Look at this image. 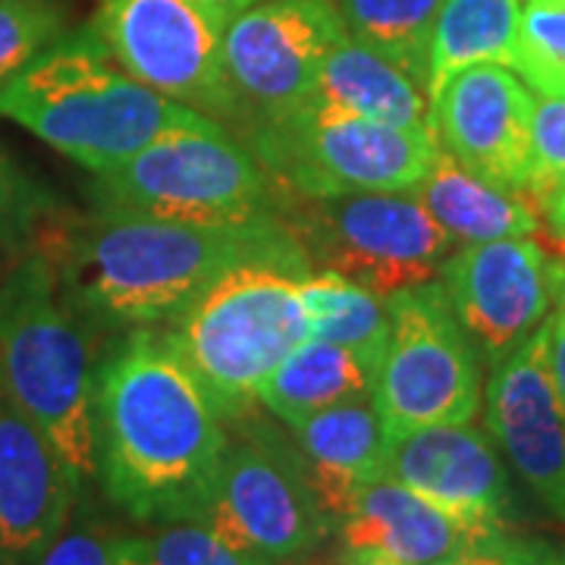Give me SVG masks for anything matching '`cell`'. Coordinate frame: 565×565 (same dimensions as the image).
Returning <instances> with one entry per match:
<instances>
[{"mask_svg": "<svg viewBox=\"0 0 565 565\" xmlns=\"http://www.w3.org/2000/svg\"><path fill=\"white\" fill-rule=\"evenodd\" d=\"M289 430L302 456L305 475L337 531L359 487L384 478L386 437L374 399L367 396L323 408Z\"/></svg>", "mask_w": 565, "mask_h": 565, "instance_id": "d6986e66", "label": "cell"}, {"mask_svg": "<svg viewBox=\"0 0 565 565\" xmlns=\"http://www.w3.org/2000/svg\"><path fill=\"white\" fill-rule=\"evenodd\" d=\"M63 29L61 0H0V85L63 39Z\"/></svg>", "mask_w": 565, "mask_h": 565, "instance_id": "4316f807", "label": "cell"}, {"mask_svg": "<svg viewBox=\"0 0 565 565\" xmlns=\"http://www.w3.org/2000/svg\"><path fill=\"white\" fill-rule=\"evenodd\" d=\"M384 478L422 493L478 531L509 522V475L500 449L475 424H434L386 440Z\"/></svg>", "mask_w": 565, "mask_h": 565, "instance_id": "2e32d148", "label": "cell"}, {"mask_svg": "<svg viewBox=\"0 0 565 565\" xmlns=\"http://www.w3.org/2000/svg\"><path fill=\"white\" fill-rule=\"evenodd\" d=\"M337 534L343 546L377 550L403 565H444L487 531L465 525L408 487L377 478L359 487Z\"/></svg>", "mask_w": 565, "mask_h": 565, "instance_id": "ac0fdd59", "label": "cell"}, {"mask_svg": "<svg viewBox=\"0 0 565 565\" xmlns=\"http://www.w3.org/2000/svg\"><path fill=\"white\" fill-rule=\"evenodd\" d=\"M280 221L311 270H333L377 296L437 280L456 239L408 192H355L333 199L282 195Z\"/></svg>", "mask_w": 565, "mask_h": 565, "instance_id": "ba28073f", "label": "cell"}, {"mask_svg": "<svg viewBox=\"0 0 565 565\" xmlns=\"http://www.w3.org/2000/svg\"><path fill=\"white\" fill-rule=\"evenodd\" d=\"M305 274L277 262L236 264L163 327L226 424L255 412L264 381L311 337L299 292Z\"/></svg>", "mask_w": 565, "mask_h": 565, "instance_id": "5b68a950", "label": "cell"}, {"mask_svg": "<svg viewBox=\"0 0 565 565\" xmlns=\"http://www.w3.org/2000/svg\"><path fill=\"white\" fill-rule=\"evenodd\" d=\"M311 337L355 352L374 374L390 340V305L362 282L333 270H311L299 282Z\"/></svg>", "mask_w": 565, "mask_h": 565, "instance_id": "cb8c5ba5", "label": "cell"}, {"mask_svg": "<svg viewBox=\"0 0 565 565\" xmlns=\"http://www.w3.org/2000/svg\"><path fill=\"white\" fill-rule=\"evenodd\" d=\"M98 333L66 305L41 248H25L0 277V393L54 444L85 484L95 478Z\"/></svg>", "mask_w": 565, "mask_h": 565, "instance_id": "277c9868", "label": "cell"}, {"mask_svg": "<svg viewBox=\"0 0 565 565\" xmlns=\"http://www.w3.org/2000/svg\"><path fill=\"white\" fill-rule=\"evenodd\" d=\"M207 7H217V10H226L230 17H236V13H243L248 7H255V3H262V0H202Z\"/></svg>", "mask_w": 565, "mask_h": 565, "instance_id": "d590c367", "label": "cell"}, {"mask_svg": "<svg viewBox=\"0 0 565 565\" xmlns=\"http://www.w3.org/2000/svg\"><path fill=\"white\" fill-rule=\"evenodd\" d=\"M377 374L343 345L308 337L258 390V405L277 422L292 427L323 408L367 399L374 393Z\"/></svg>", "mask_w": 565, "mask_h": 565, "instance_id": "7402d4cb", "label": "cell"}, {"mask_svg": "<svg viewBox=\"0 0 565 565\" xmlns=\"http://www.w3.org/2000/svg\"><path fill=\"white\" fill-rule=\"evenodd\" d=\"M559 565H565V556H563V559H559Z\"/></svg>", "mask_w": 565, "mask_h": 565, "instance_id": "74e56055", "label": "cell"}, {"mask_svg": "<svg viewBox=\"0 0 565 565\" xmlns=\"http://www.w3.org/2000/svg\"><path fill=\"white\" fill-rule=\"evenodd\" d=\"M79 490L54 444L0 393V556L29 559L47 544L76 512Z\"/></svg>", "mask_w": 565, "mask_h": 565, "instance_id": "e0dca14e", "label": "cell"}, {"mask_svg": "<svg viewBox=\"0 0 565 565\" xmlns=\"http://www.w3.org/2000/svg\"><path fill=\"white\" fill-rule=\"evenodd\" d=\"M29 559L32 565H136V537L88 519L73 522L70 515V522Z\"/></svg>", "mask_w": 565, "mask_h": 565, "instance_id": "4dcf8cb0", "label": "cell"}, {"mask_svg": "<svg viewBox=\"0 0 565 565\" xmlns=\"http://www.w3.org/2000/svg\"><path fill=\"white\" fill-rule=\"evenodd\" d=\"M0 565H10V563H7V556H0Z\"/></svg>", "mask_w": 565, "mask_h": 565, "instance_id": "8d00e7d4", "label": "cell"}, {"mask_svg": "<svg viewBox=\"0 0 565 565\" xmlns=\"http://www.w3.org/2000/svg\"><path fill=\"white\" fill-rule=\"evenodd\" d=\"M61 211V202L41 182L0 151V255L17 258L32 248L44 223Z\"/></svg>", "mask_w": 565, "mask_h": 565, "instance_id": "83f0119b", "label": "cell"}, {"mask_svg": "<svg viewBox=\"0 0 565 565\" xmlns=\"http://www.w3.org/2000/svg\"><path fill=\"white\" fill-rule=\"evenodd\" d=\"M243 418V440H230L199 522L262 565L302 559L333 534L296 444H282L264 422Z\"/></svg>", "mask_w": 565, "mask_h": 565, "instance_id": "30bf717a", "label": "cell"}, {"mask_svg": "<svg viewBox=\"0 0 565 565\" xmlns=\"http://www.w3.org/2000/svg\"><path fill=\"white\" fill-rule=\"evenodd\" d=\"M563 245H565V243H563ZM563 255H565V252H563Z\"/></svg>", "mask_w": 565, "mask_h": 565, "instance_id": "f35d334b", "label": "cell"}, {"mask_svg": "<svg viewBox=\"0 0 565 565\" xmlns=\"http://www.w3.org/2000/svg\"><path fill=\"white\" fill-rule=\"evenodd\" d=\"M340 39L345 25L333 0H262L236 13L223 35V66L243 110L239 129L311 102L323 57Z\"/></svg>", "mask_w": 565, "mask_h": 565, "instance_id": "7c38bea8", "label": "cell"}, {"mask_svg": "<svg viewBox=\"0 0 565 565\" xmlns=\"http://www.w3.org/2000/svg\"><path fill=\"white\" fill-rule=\"evenodd\" d=\"M565 185V92L537 95L531 120V163L525 195L544 214Z\"/></svg>", "mask_w": 565, "mask_h": 565, "instance_id": "f1b7e54d", "label": "cell"}, {"mask_svg": "<svg viewBox=\"0 0 565 565\" xmlns=\"http://www.w3.org/2000/svg\"><path fill=\"white\" fill-rule=\"evenodd\" d=\"M512 70L537 95L565 92V0H525Z\"/></svg>", "mask_w": 565, "mask_h": 565, "instance_id": "484cf974", "label": "cell"}, {"mask_svg": "<svg viewBox=\"0 0 565 565\" xmlns=\"http://www.w3.org/2000/svg\"><path fill=\"white\" fill-rule=\"evenodd\" d=\"M546 323H550V371L565 405V255L556 258V299Z\"/></svg>", "mask_w": 565, "mask_h": 565, "instance_id": "d6a6232c", "label": "cell"}, {"mask_svg": "<svg viewBox=\"0 0 565 565\" xmlns=\"http://www.w3.org/2000/svg\"><path fill=\"white\" fill-rule=\"evenodd\" d=\"M308 104L408 132H434L424 85L352 35L340 39L327 51Z\"/></svg>", "mask_w": 565, "mask_h": 565, "instance_id": "ffe728a7", "label": "cell"}, {"mask_svg": "<svg viewBox=\"0 0 565 565\" xmlns=\"http://www.w3.org/2000/svg\"><path fill=\"white\" fill-rule=\"evenodd\" d=\"M345 35L396 63L427 92L430 39L444 0H333Z\"/></svg>", "mask_w": 565, "mask_h": 565, "instance_id": "d4e9b609", "label": "cell"}, {"mask_svg": "<svg viewBox=\"0 0 565 565\" xmlns=\"http://www.w3.org/2000/svg\"><path fill=\"white\" fill-rule=\"evenodd\" d=\"M92 424L110 503L141 525L199 522L230 434L163 333L136 327L104 359Z\"/></svg>", "mask_w": 565, "mask_h": 565, "instance_id": "7a4b0ae2", "label": "cell"}, {"mask_svg": "<svg viewBox=\"0 0 565 565\" xmlns=\"http://www.w3.org/2000/svg\"><path fill=\"white\" fill-rule=\"evenodd\" d=\"M35 248L47 255L66 305L95 333L136 330L177 318L230 267L277 262L311 270L280 217L245 223H182L63 207Z\"/></svg>", "mask_w": 565, "mask_h": 565, "instance_id": "6da1fadb", "label": "cell"}, {"mask_svg": "<svg viewBox=\"0 0 565 565\" xmlns=\"http://www.w3.org/2000/svg\"><path fill=\"white\" fill-rule=\"evenodd\" d=\"M408 195L459 245L534 236L544 223L541 207L525 192L481 180L446 151L434 158L430 170L408 189Z\"/></svg>", "mask_w": 565, "mask_h": 565, "instance_id": "44dd1931", "label": "cell"}, {"mask_svg": "<svg viewBox=\"0 0 565 565\" xmlns=\"http://www.w3.org/2000/svg\"><path fill=\"white\" fill-rule=\"evenodd\" d=\"M437 280L475 352L493 367L550 318L556 258L531 236L462 243L446 255Z\"/></svg>", "mask_w": 565, "mask_h": 565, "instance_id": "4fadbf2b", "label": "cell"}, {"mask_svg": "<svg viewBox=\"0 0 565 565\" xmlns=\"http://www.w3.org/2000/svg\"><path fill=\"white\" fill-rule=\"evenodd\" d=\"M239 141L282 195L302 199L408 192L440 154L434 132H408L315 104L248 122Z\"/></svg>", "mask_w": 565, "mask_h": 565, "instance_id": "52a82bcc", "label": "cell"}, {"mask_svg": "<svg viewBox=\"0 0 565 565\" xmlns=\"http://www.w3.org/2000/svg\"><path fill=\"white\" fill-rule=\"evenodd\" d=\"M230 20L226 10L202 0H102L92 29L132 79L239 129L243 110L223 66Z\"/></svg>", "mask_w": 565, "mask_h": 565, "instance_id": "8fae6325", "label": "cell"}, {"mask_svg": "<svg viewBox=\"0 0 565 565\" xmlns=\"http://www.w3.org/2000/svg\"><path fill=\"white\" fill-rule=\"evenodd\" d=\"M136 565H262L202 522H173L136 537Z\"/></svg>", "mask_w": 565, "mask_h": 565, "instance_id": "f546056e", "label": "cell"}, {"mask_svg": "<svg viewBox=\"0 0 565 565\" xmlns=\"http://www.w3.org/2000/svg\"><path fill=\"white\" fill-rule=\"evenodd\" d=\"M481 408L490 440L565 522V405L550 371V323L490 367Z\"/></svg>", "mask_w": 565, "mask_h": 565, "instance_id": "5bb4252c", "label": "cell"}, {"mask_svg": "<svg viewBox=\"0 0 565 565\" xmlns=\"http://www.w3.org/2000/svg\"><path fill=\"white\" fill-rule=\"evenodd\" d=\"M519 20L522 0H444L430 39L427 102L468 66H512Z\"/></svg>", "mask_w": 565, "mask_h": 565, "instance_id": "603a6c76", "label": "cell"}, {"mask_svg": "<svg viewBox=\"0 0 565 565\" xmlns=\"http://www.w3.org/2000/svg\"><path fill=\"white\" fill-rule=\"evenodd\" d=\"M565 546H553L537 537H522L505 527L487 531L444 565H559Z\"/></svg>", "mask_w": 565, "mask_h": 565, "instance_id": "1f68e13d", "label": "cell"}, {"mask_svg": "<svg viewBox=\"0 0 565 565\" xmlns=\"http://www.w3.org/2000/svg\"><path fill=\"white\" fill-rule=\"evenodd\" d=\"M531 120L534 92L503 63L468 66L430 98V129L440 151L481 180L515 192H525Z\"/></svg>", "mask_w": 565, "mask_h": 565, "instance_id": "9a60e30c", "label": "cell"}, {"mask_svg": "<svg viewBox=\"0 0 565 565\" xmlns=\"http://www.w3.org/2000/svg\"><path fill=\"white\" fill-rule=\"evenodd\" d=\"M0 117L92 173L117 167L173 129L217 122L132 79L92 25L57 39L3 82Z\"/></svg>", "mask_w": 565, "mask_h": 565, "instance_id": "3957f363", "label": "cell"}, {"mask_svg": "<svg viewBox=\"0 0 565 565\" xmlns=\"http://www.w3.org/2000/svg\"><path fill=\"white\" fill-rule=\"evenodd\" d=\"M95 211L182 223L280 217L282 192L230 129H173L110 170L92 173Z\"/></svg>", "mask_w": 565, "mask_h": 565, "instance_id": "8992f818", "label": "cell"}, {"mask_svg": "<svg viewBox=\"0 0 565 565\" xmlns=\"http://www.w3.org/2000/svg\"><path fill=\"white\" fill-rule=\"evenodd\" d=\"M544 223L546 230L559 239V243H565V185L563 192L550 202V207L544 211Z\"/></svg>", "mask_w": 565, "mask_h": 565, "instance_id": "e575fe53", "label": "cell"}, {"mask_svg": "<svg viewBox=\"0 0 565 565\" xmlns=\"http://www.w3.org/2000/svg\"><path fill=\"white\" fill-rule=\"evenodd\" d=\"M330 565H403V563L390 559V556L377 553V550H352V546H345L343 553H340V556H337Z\"/></svg>", "mask_w": 565, "mask_h": 565, "instance_id": "836d02e7", "label": "cell"}, {"mask_svg": "<svg viewBox=\"0 0 565 565\" xmlns=\"http://www.w3.org/2000/svg\"><path fill=\"white\" fill-rule=\"evenodd\" d=\"M390 340L374 381L386 440L434 424H471L484 405L481 355L446 302L440 280L386 296Z\"/></svg>", "mask_w": 565, "mask_h": 565, "instance_id": "9c48e42d", "label": "cell"}]
</instances>
